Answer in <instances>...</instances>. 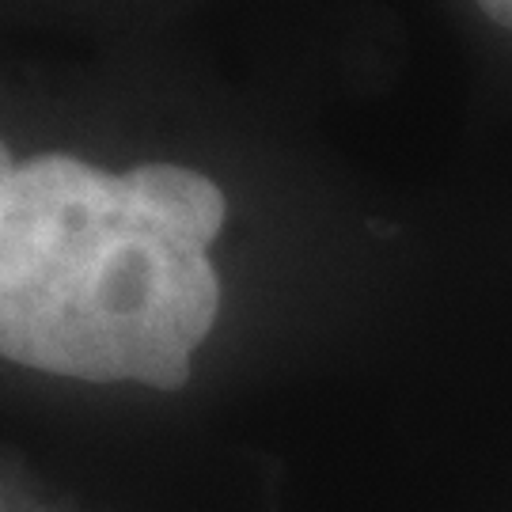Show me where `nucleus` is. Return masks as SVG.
<instances>
[{
    "label": "nucleus",
    "instance_id": "obj_1",
    "mask_svg": "<svg viewBox=\"0 0 512 512\" xmlns=\"http://www.w3.org/2000/svg\"><path fill=\"white\" fill-rule=\"evenodd\" d=\"M213 179L179 164L107 175L76 156L4 164L0 349L92 384L175 391L220 311Z\"/></svg>",
    "mask_w": 512,
    "mask_h": 512
},
{
    "label": "nucleus",
    "instance_id": "obj_2",
    "mask_svg": "<svg viewBox=\"0 0 512 512\" xmlns=\"http://www.w3.org/2000/svg\"><path fill=\"white\" fill-rule=\"evenodd\" d=\"M475 4L494 19V23H501V27L512 31V0H475Z\"/></svg>",
    "mask_w": 512,
    "mask_h": 512
}]
</instances>
